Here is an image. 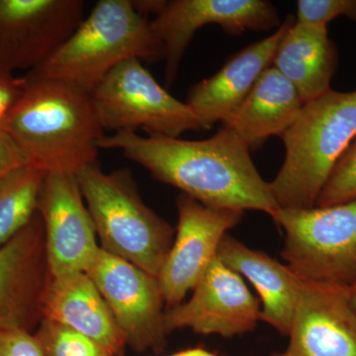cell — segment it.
<instances>
[{
    "label": "cell",
    "instance_id": "cell-22",
    "mask_svg": "<svg viewBox=\"0 0 356 356\" xmlns=\"http://www.w3.org/2000/svg\"><path fill=\"white\" fill-rule=\"evenodd\" d=\"M34 334L43 356H114L102 344L49 318H42Z\"/></svg>",
    "mask_w": 356,
    "mask_h": 356
},
{
    "label": "cell",
    "instance_id": "cell-16",
    "mask_svg": "<svg viewBox=\"0 0 356 356\" xmlns=\"http://www.w3.org/2000/svg\"><path fill=\"white\" fill-rule=\"evenodd\" d=\"M294 22L288 15L270 36L234 54L219 72L189 89L186 103L203 130L226 121L238 108L262 72L273 65L278 44Z\"/></svg>",
    "mask_w": 356,
    "mask_h": 356
},
{
    "label": "cell",
    "instance_id": "cell-14",
    "mask_svg": "<svg viewBox=\"0 0 356 356\" xmlns=\"http://www.w3.org/2000/svg\"><path fill=\"white\" fill-rule=\"evenodd\" d=\"M49 277L44 224L38 211L0 248V331L37 329L43 318Z\"/></svg>",
    "mask_w": 356,
    "mask_h": 356
},
{
    "label": "cell",
    "instance_id": "cell-28",
    "mask_svg": "<svg viewBox=\"0 0 356 356\" xmlns=\"http://www.w3.org/2000/svg\"><path fill=\"white\" fill-rule=\"evenodd\" d=\"M134 9L140 15L147 18L149 14H153L154 17L158 16L165 9L168 1L166 0H131Z\"/></svg>",
    "mask_w": 356,
    "mask_h": 356
},
{
    "label": "cell",
    "instance_id": "cell-23",
    "mask_svg": "<svg viewBox=\"0 0 356 356\" xmlns=\"http://www.w3.org/2000/svg\"><path fill=\"white\" fill-rule=\"evenodd\" d=\"M356 199V136L337 161L315 207H330Z\"/></svg>",
    "mask_w": 356,
    "mask_h": 356
},
{
    "label": "cell",
    "instance_id": "cell-5",
    "mask_svg": "<svg viewBox=\"0 0 356 356\" xmlns=\"http://www.w3.org/2000/svg\"><path fill=\"white\" fill-rule=\"evenodd\" d=\"M76 177L100 248L159 278L175 229L147 207L130 170L105 172L95 163Z\"/></svg>",
    "mask_w": 356,
    "mask_h": 356
},
{
    "label": "cell",
    "instance_id": "cell-31",
    "mask_svg": "<svg viewBox=\"0 0 356 356\" xmlns=\"http://www.w3.org/2000/svg\"><path fill=\"white\" fill-rule=\"evenodd\" d=\"M273 356H287V355H285V353H274V355Z\"/></svg>",
    "mask_w": 356,
    "mask_h": 356
},
{
    "label": "cell",
    "instance_id": "cell-26",
    "mask_svg": "<svg viewBox=\"0 0 356 356\" xmlns=\"http://www.w3.org/2000/svg\"><path fill=\"white\" fill-rule=\"evenodd\" d=\"M25 76L0 74V126L24 92Z\"/></svg>",
    "mask_w": 356,
    "mask_h": 356
},
{
    "label": "cell",
    "instance_id": "cell-2",
    "mask_svg": "<svg viewBox=\"0 0 356 356\" xmlns=\"http://www.w3.org/2000/svg\"><path fill=\"white\" fill-rule=\"evenodd\" d=\"M24 92L0 126L26 165L76 175L97 163L105 137L91 92L74 84L26 74Z\"/></svg>",
    "mask_w": 356,
    "mask_h": 356
},
{
    "label": "cell",
    "instance_id": "cell-18",
    "mask_svg": "<svg viewBox=\"0 0 356 356\" xmlns=\"http://www.w3.org/2000/svg\"><path fill=\"white\" fill-rule=\"evenodd\" d=\"M217 257L254 285L261 301V321L288 337L301 293V278L287 264L247 247L228 234L220 243Z\"/></svg>",
    "mask_w": 356,
    "mask_h": 356
},
{
    "label": "cell",
    "instance_id": "cell-6",
    "mask_svg": "<svg viewBox=\"0 0 356 356\" xmlns=\"http://www.w3.org/2000/svg\"><path fill=\"white\" fill-rule=\"evenodd\" d=\"M271 218L284 231L281 254L301 280L356 284V199L330 207L280 209Z\"/></svg>",
    "mask_w": 356,
    "mask_h": 356
},
{
    "label": "cell",
    "instance_id": "cell-3",
    "mask_svg": "<svg viewBox=\"0 0 356 356\" xmlns=\"http://www.w3.org/2000/svg\"><path fill=\"white\" fill-rule=\"evenodd\" d=\"M356 136V90L329 91L303 105L282 136L285 159L270 182L280 209L316 206L337 161Z\"/></svg>",
    "mask_w": 356,
    "mask_h": 356
},
{
    "label": "cell",
    "instance_id": "cell-30",
    "mask_svg": "<svg viewBox=\"0 0 356 356\" xmlns=\"http://www.w3.org/2000/svg\"><path fill=\"white\" fill-rule=\"evenodd\" d=\"M348 290H350L351 306H353V310H355L356 313V284L353 285V286L350 287Z\"/></svg>",
    "mask_w": 356,
    "mask_h": 356
},
{
    "label": "cell",
    "instance_id": "cell-13",
    "mask_svg": "<svg viewBox=\"0 0 356 356\" xmlns=\"http://www.w3.org/2000/svg\"><path fill=\"white\" fill-rule=\"evenodd\" d=\"M38 211L50 275L86 273L100 245L76 175L47 173Z\"/></svg>",
    "mask_w": 356,
    "mask_h": 356
},
{
    "label": "cell",
    "instance_id": "cell-19",
    "mask_svg": "<svg viewBox=\"0 0 356 356\" xmlns=\"http://www.w3.org/2000/svg\"><path fill=\"white\" fill-rule=\"evenodd\" d=\"M303 105L293 84L271 65L222 126L250 149L271 136L282 137L298 119Z\"/></svg>",
    "mask_w": 356,
    "mask_h": 356
},
{
    "label": "cell",
    "instance_id": "cell-17",
    "mask_svg": "<svg viewBox=\"0 0 356 356\" xmlns=\"http://www.w3.org/2000/svg\"><path fill=\"white\" fill-rule=\"evenodd\" d=\"M43 318L97 341L114 356L125 355V337L86 273L50 275L44 292Z\"/></svg>",
    "mask_w": 356,
    "mask_h": 356
},
{
    "label": "cell",
    "instance_id": "cell-27",
    "mask_svg": "<svg viewBox=\"0 0 356 356\" xmlns=\"http://www.w3.org/2000/svg\"><path fill=\"white\" fill-rule=\"evenodd\" d=\"M25 165L19 149L9 136L0 129V177L14 168Z\"/></svg>",
    "mask_w": 356,
    "mask_h": 356
},
{
    "label": "cell",
    "instance_id": "cell-10",
    "mask_svg": "<svg viewBox=\"0 0 356 356\" xmlns=\"http://www.w3.org/2000/svg\"><path fill=\"white\" fill-rule=\"evenodd\" d=\"M217 24L231 36L267 32L281 25L280 14L266 0H172L151 20L165 49V83L172 86L187 47L203 26Z\"/></svg>",
    "mask_w": 356,
    "mask_h": 356
},
{
    "label": "cell",
    "instance_id": "cell-24",
    "mask_svg": "<svg viewBox=\"0 0 356 356\" xmlns=\"http://www.w3.org/2000/svg\"><path fill=\"white\" fill-rule=\"evenodd\" d=\"M356 22V0H299L297 1V24L325 28L337 17Z\"/></svg>",
    "mask_w": 356,
    "mask_h": 356
},
{
    "label": "cell",
    "instance_id": "cell-11",
    "mask_svg": "<svg viewBox=\"0 0 356 356\" xmlns=\"http://www.w3.org/2000/svg\"><path fill=\"white\" fill-rule=\"evenodd\" d=\"M178 222L159 280L166 309L179 305L216 257L222 238L243 219V211L213 208L181 193Z\"/></svg>",
    "mask_w": 356,
    "mask_h": 356
},
{
    "label": "cell",
    "instance_id": "cell-12",
    "mask_svg": "<svg viewBox=\"0 0 356 356\" xmlns=\"http://www.w3.org/2000/svg\"><path fill=\"white\" fill-rule=\"evenodd\" d=\"M191 298L165 309L166 332L191 329L196 334L222 337L252 332L261 321L259 301L242 276L215 257L192 290Z\"/></svg>",
    "mask_w": 356,
    "mask_h": 356
},
{
    "label": "cell",
    "instance_id": "cell-9",
    "mask_svg": "<svg viewBox=\"0 0 356 356\" xmlns=\"http://www.w3.org/2000/svg\"><path fill=\"white\" fill-rule=\"evenodd\" d=\"M83 0H0V74L35 70L83 20Z\"/></svg>",
    "mask_w": 356,
    "mask_h": 356
},
{
    "label": "cell",
    "instance_id": "cell-25",
    "mask_svg": "<svg viewBox=\"0 0 356 356\" xmlns=\"http://www.w3.org/2000/svg\"><path fill=\"white\" fill-rule=\"evenodd\" d=\"M0 356H43L36 337L22 330L0 331Z\"/></svg>",
    "mask_w": 356,
    "mask_h": 356
},
{
    "label": "cell",
    "instance_id": "cell-1",
    "mask_svg": "<svg viewBox=\"0 0 356 356\" xmlns=\"http://www.w3.org/2000/svg\"><path fill=\"white\" fill-rule=\"evenodd\" d=\"M99 149H119L156 179L208 207L261 211L271 217L280 209L270 182L250 158V147L225 126L199 140L119 131L105 135Z\"/></svg>",
    "mask_w": 356,
    "mask_h": 356
},
{
    "label": "cell",
    "instance_id": "cell-15",
    "mask_svg": "<svg viewBox=\"0 0 356 356\" xmlns=\"http://www.w3.org/2000/svg\"><path fill=\"white\" fill-rule=\"evenodd\" d=\"M350 288L302 280L287 356H356Z\"/></svg>",
    "mask_w": 356,
    "mask_h": 356
},
{
    "label": "cell",
    "instance_id": "cell-29",
    "mask_svg": "<svg viewBox=\"0 0 356 356\" xmlns=\"http://www.w3.org/2000/svg\"><path fill=\"white\" fill-rule=\"evenodd\" d=\"M166 356H224L215 353V351L208 350L207 348L196 346V348H186V350L177 351L172 355Z\"/></svg>",
    "mask_w": 356,
    "mask_h": 356
},
{
    "label": "cell",
    "instance_id": "cell-8",
    "mask_svg": "<svg viewBox=\"0 0 356 356\" xmlns=\"http://www.w3.org/2000/svg\"><path fill=\"white\" fill-rule=\"evenodd\" d=\"M86 273L99 290L129 348H165V299L158 277L100 248Z\"/></svg>",
    "mask_w": 356,
    "mask_h": 356
},
{
    "label": "cell",
    "instance_id": "cell-20",
    "mask_svg": "<svg viewBox=\"0 0 356 356\" xmlns=\"http://www.w3.org/2000/svg\"><path fill=\"white\" fill-rule=\"evenodd\" d=\"M337 65L336 46L325 28L293 23L283 36L273 60L296 89L303 104L331 88Z\"/></svg>",
    "mask_w": 356,
    "mask_h": 356
},
{
    "label": "cell",
    "instance_id": "cell-7",
    "mask_svg": "<svg viewBox=\"0 0 356 356\" xmlns=\"http://www.w3.org/2000/svg\"><path fill=\"white\" fill-rule=\"evenodd\" d=\"M91 95L104 130L143 129L172 138L203 130L191 106L173 97L137 58L115 67Z\"/></svg>",
    "mask_w": 356,
    "mask_h": 356
},
{
    "label": "cell",
    "instance_id": "cell-21",
    "mask_svg": "<svg viewBox=\"0 0 356 356\" xmlns=\"http://www.w3.org/2000/svg\"><path fill=\"white\" fill-rule=\"evenodd\" d=\"M46 175L43 170L25 165L0 177V248L38 213Z\"/></svg>",
    "mask_w": 356,
    "mask_h": 356
},
{
    "label": "cell",
    "instance_id": "cell-4",
    "mask_svg": "<svg viewBox=\"0 0 356 356\" xmlns=\"http://www.w3.org/2000/svg\"><path fill=\"white\" fill-rule=\"evenodd\" d=\"M163 58L165 49L151 20L140 15L131 0H100L56 53L28 74L60 79L91 92L126 60Z\"/></svg>",
    "mask_w": 356,
    "mask_h": 356
}]
</instances>
